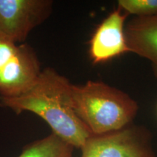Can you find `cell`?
Wrapping results in <instances>:
<instances>
[{"instance_id":"6da1fadb","label":"cell","mask_w":157,"mask_h":157,"mask_svg":"<svg viewBox=\"0 0 157 157\" xmlns=\"http://www.w3.org/2000/svg\"><path fill=\"white\" fill-rule=\"evenodd\" d=\"M71 85L67 78L48 67L41 71L27 93L16 98H0V105L16 114L34 113L48 124L52 133L74 148L81 149L93 134L74 111Z\"/></svg>"},{"instance_id":"7a4b0ae2","label":"cell","mask_w":157,"mask_h":157,"mask_svg":"<svg viewBox=\"0 0 157 157\" xmlns=\"http://www.w3.org/2000/svg\"><path fill=\"white\" fill-rule=\"evenodd\" d=\"M71 98L76 115L93 135L125 128L138 110L136 102L127 94L102 82L72 84Z\"/></svg>"},{"instance_id":"3957f363","label":"cell","mask_w":157,"mask_h":157,"mask_svg":"<svg viewBox=\"0 0 157 157\" xmlns=\"http://www.w3.org/2000/svg\"><path fill=\"white\" fill-rule=\"evenodd\" d=\"M150 133L140 127L92 135L84 143L82 157H155Z\"/></svg>"},{"instance_id":"277c9868","label":"cell","mask_w":157,"mask_h":157,"mask_svg":"<svg viewBox=\"0 0 157 157\" xmlns=\"http://www.w3.org/2000/svg\"><path fill=\"white\" fill-rule=\"evenodd\" d=\"M50 0H0V38L22 44L50 16Z\"/></svg>"},{"instance_id":"5b68a950","label":"cell","mask_w":157,"mask_h":157,"mask_svg":"<svg viewBox=\"0 0 157 157\" xmlns=\"http://www.w3.org/2000/svg\"><path fill=\"white\" fill-rule=\"evenodd\" d=\"M127 14L118 7L103 20L89 42V55L94 64L102 63L129 52L125 38Z\"/></svg>"},{"instance_id":"8992f818","label":"cell","mask_w":157,"mask_h":157,"mask_svg":"<svg viewBox=\"0 0 157 157\" xmlns=\"http://www.w3.org/2000/svg\"><path fill=\"white\" fill-rule=\"evenodd\" d=\"M129 52L148 60L157 78V15L135 17L125 25Z\"/></svg>"},{"instance_id":"52a82bcc","label":"cell","mask_w":157,"mask_h":157,"mask_svg":"<svg viewBox=\"0 0 157 157\" xmlns=\"http://www.w3.org/2000/svg\"><path fill=\"white\" fill-rule=\"evenodd\" d=\"M74 148L54 133L28 144L17 157H72Z\"/></svg>"},{"instance_id":"ba28073f","label":"cell","mask_w":157,"mask_h":157,"mask_svg":"<svg viewBox=\"0 0 157 157\" xmlns=\"http://www.w3.org/2000/svg\"><path fill=\"white\" fill-rule=\"evenodd\" d=\"M118 7L126 14L136 17L157 15V0H119Z\"/></svg>"},{"instance_id":"9c48e42d","label":"cell","mask_w":157,"mask_h":157,"mask_svg":"<svg viewBox=\"0 0 157 157\" xmlns=\"http://www.w3.org/2000/svg\"><path fill=\"white\" fill-rule=\"evenodd\" d=\"M18 45L0 38V87L5 81L16 56Z\"/></svg>"}]
</instances>
